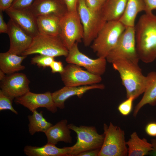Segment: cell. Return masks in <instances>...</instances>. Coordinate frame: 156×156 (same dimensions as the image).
<instances>
[{
    "instance_id": "obj_27",
    "label": "cell",
    "mask_w": 156,
    "mask_h": 156,
    "mask_svg": "<svg viewBox=\"0 0 156 156\" xmlns=\"http://www.w3.org/2000/svg\"><path fill=\"white\" fill-rule=\"evenodd\" d=\"M14 99L0 90V111L9 110L15 114H17L18 112L14 109L12 105Z\"/></svg>"
},
{
    "instance_id": "obj_10",
    "label": "cell",
    "mask_w": 156,
    "mask_h": 156,
    "mask_svg": "<svg viewBox=\"0 0 156 156\" xmlns=\"http://www.w3.org/2000/svg\"><path fill=\"white\" fill-rule=\"evenodd\" d=\"M60 74L65 86H79L98 84L102 80L101 76L83 70L81 66L68 63Z\"/></svg>"
},
{
    "instance_id": "obj_5",
    "label": "cell",
    "mask_w": 156,
    "mask_h": 156,
    "mask_svg": "<svg viewBox=\"0 0 156 156\" xmlns=\"http://www.w3.org/2000/svg\"><path fill=\"white\" fill-rule=\"evenodd\" d=\"M134 27H126L116 45L107 56V62L112 64L117 60L125 59L138 64L140 59L136 49Z\"/></svg>"
},
{
    "instance_id": "obj_22",
    "label": "cell",
    "mask_w": 156,
    "mask_h": 156,
    "mask_svg": "<svg viewBox=\"0 0 156 156\" xmlns=\"http://www.w3.org/2000/svg\"><path fill=\"white\" fill-rule=\"evenodd\" d=\"M127 0H106L100 11L106 22L119 20L125 11Z\"/></svg>"
},
{
    "instance_id": "obj_34",
    "label": "cell",
    "mask_w": 156,
    "mask_h": 156,
    "mask_svg": "<svg viewBox=\"0 0 156 156\" xmlns=\"http://www.w3.org/2000/svg\"><path fill=\"white\" fill-rule=\"evenodd\" d=\"M65 4L68 12L77 11L79 0H63Z\"/></svg>"
},
{
    "instance_id": "obj_19",
    "label": "cell",
    "mask_w": 156,
    "mask_h": 156,
    "mask_svg": "<svg viewBox=\"0 0 156 156\" xmlns=\"http://www.w3.org/2000/svg\"><path fill=\"white\" fill-rule=\"evenodd\" d=\"M72 151L71 146L59 148L48 143L41 147L26 146L23 150L28 156H69Z\"/></svg>"
},
{
    "instance_id": "obj_14",
    "label": "cell",
    "mask_w": 156,
    "mask_h": 156,
    "mask_svg": "<svg viewBox=\"0 0 156 156\" xmlns=\"http://www.w3.org/2000/svg\"><path fill=\"white\" fill-rule=\"evenodd\" d=\"M10 46L8 51L21 55L29 46L33 37L27 34L12 20L8 23Z\"/></svg>"
},
{
    "instance_id": "obj_33",
    "label": "cell",
    "mask_w": 156,
    "mask_h": 156,
    "mask_svg": "<svg viewBox=\"0 0 156 156\" xmlns=\"http://www.w3.org/2000/svg\"><path fill=\"white\" fill-rule=\"evenodd\" d=\"M145 130L149 136L156 137V122H151L146 125Z\"/></svg>"
},
{
    "instance_id": "obj_29",
    "label": "cell",
    "mask_w": 156,
    "mask_h": 156,
    "mask_svg": "<svg viewBox=\"0 0 156 156\" xmlns=\"http://www.w3.org/2000/svg\"><path fill=\"white\" fill-rule=\"evenodd\" d=\"M118 105V110L122 116H127L130 114L133 109V101L135 100L133 97L127 98Z\"/></svg>"
},
{
    "instance_id": "obj_30",
    "label": "cell",
    "mask_w": 156,
    "mask_h": 156,
    "mask_svg": "<svg viewBox=\"0 0 156 156\" xmlns=\"http://www.w3.org/2000/svg\"><path fill=\"white\" fill-rule=\"evenodd\" d=\"M34 0H14L10 8L15 9H28Z\"/></svg>"
},
{
    "instance_id": "obj_8",
    "label": "cell",
    "mask_w": 156,
    "mask_h": 156,
    "mask_svg": "<svg viewBox=\"0 0 156 156\" xmlns=\"http://www.w3.org/2000/svg\"><path fill=\"white\" fill-rule=\"evenodd\" d=\"M77 12L83 29L84 45H91L106 22L103 19L100 11L94 12L86 5L84 0H79Z\"/></svg>"
},
{
    "instance_id": "obj_2",
    "label": "cell",
    "mask_w": 156,
    "mask_h": 156,
    "mask_svg": "<svg viewBox=\"0 0 156 156\" xmlns=\"http://www.w3.org/2000/svg\"><path fill=\"white\" fill-rule=\"evenodd\" d=\"M113 68L119 73L125 87L127 98H138L145 91L146 76L143 75L138 64L125 59H119L112 63Z\"/></svg>"
},
{
    "instance_id": "obj_31",
    "label": "cell",
    "mask_w": 156,
    "mask_h": 156,
    "mask_svg": "<svg viewBox=\"0 0 156 156\" xmlns=\"http://www.w3.org/2000/svg\"><path fill=\"white\" fill-rule=\"evenodd\" d=\"M88 7L92 11L98 12H99L102 5L99 0H84Z\"/></svg>"
},
{
    "instance_id": "obj_11",
    "label": "cell",
    "mask_w": 156,
    "mask_h": 156,
    "mask_svg": "<svg viewBox=\"0 0 156 156\" xmlns=\"http://www.w3.org/2000/svg\"><path fill=\"white\" fill-rule=\"evenodd\" d=\"M76 42L68 50L66 61L68 63L76 64L85 68L90 73L101 76L105 71L107 64L106 58L98 57L90 58L79 50Z\"/></svg>"
},
{
    "instance_id": "obj_18",
    "label": "cell",
    "mask_w": 156,
    "mask_h": 156,
    "mask_svg": "<svg viewBox=\"0 0 156 156\" xmlns=\"http://www.w3.org/2000/svg\"><path fill=\"white\" fill-rule=\"evenodd\" d=\"M67 122L66 119H64L51 126L45 133L47 143L55 145L59 142L71 143L72 139Z\"/></svg>"
},
{
    "instance_id": "obj_26",
    "label": "cell",
    "mask_w": 156,
    "mask_h": 156,
    "mask_svg": "<svg viewBox=\"0 0 156 156\" xmlns=\"http://www.w3.org/2000/svg\"><path fill=\"white\" fill-rule=\"evenodd\" d=\"M29 123L28 125L29 132L31 135L36 132H42L44 133L52 125L43 117L42 111L39 112L35 110L32 115L28 116Z\"/></svg>"
},
{
    "instance_id": "obj_41",
    "label": "cell",
    "mask_w": 156,
    "mask_h": 156,
    "mask_svg": "<svg viewBox=\"0 0 156 156\" xmlns=\"http://www.w3.org/2000/svg\"><path fill=\"white\" fill-rule=\"evenodd\" d=\"M99 1L102 6L106 0H99Z\"/></svg>"
},
{
    "instance_id": "obj_32",
    "label": "cell",
    "mask_w": 156,
    "mask_h": 156,
    "mask_svg": "<svg viewBox=\"0 0 156 156\" xmlns=\"http://www.w3.org/2000/svg\"><path fill=\"white\" fill-rule=\"evenodd\" d=\"M50 67L51 72L53 73H59L61 74L64 69L62 62L60 61H56L55 60L52 63Z\"/></svg>"
},
{
    "instance_id": "obj_12",
    "label": "cell",
    "mask_w": 156,
    "mask_h": 156,
    "mask_svg": "<svg viewBox=\"0 0 156 156\" xmlns=\"http://www.w3.org/2000/svg\"><path fill=\"white\" fill-rule=\"evenodd\" d=\"M14 102L27 108L33 113L39 107H44L54 113L57 107L53 99L52 93L47 92L43 93H35L29 91L23 95L15 99Z\"/></svg>"
},
{
    "instance_id": "obj_35",
    "label": "cell",
    "mask_w": 156,
    "mask_h": 156,
    "mask_svg": "<svg viewBox=\"0 0 156 156\" xmlns=\"http://www.w3.org/2000/svg\"><path fill=\"white\" fill-rule=\"evenodd\" d=\"M145 6V13L152 12V11L156 9V0H144Z\"/></svg>"
},
{
    "instance_id": "obj_36",
    "label": "cell",
    "mask_w": 156,
    "mask_h": 156,
    "mask_svg": "<svg viewBox=\"0 0 156 156\" xmlns=\"http://www.w3.org/2000/svg\"><path fill=\"white\" fill-rule=\"evenodd\" d=\"M8 30V24L4 20L2 11H0V33L7 34Z\"/></svg>"
},
{
    "instance_id": "obj_17",
    "label": "cell",
    "mask_w": 156,
    "mask_h": 156,
    "mask_svg": "<svg viewBox=\"0 0 156 156\" xmlns=\"http://www.w3.org/2000/svg\"><path fill=\"white\" fill-rule=\"evenodd\" d=\"M105 88L102 84H96L79 86H65L52 93L53 99L57 108L61 109L65 108V102L68 98L74 96L81 98L87 91L92 89H103Z\"/></svg>"
},
{
    "instance_id": "obj_24",
    "label": "cell",
    "mask_w": 156,
    "mask_h": 156,
    "mask_svg": "<svg viewBox=\"0 0 156 156\" xmlns=\"http://www.w3.org/2000/svg\"><path fill=\"white\" fill-rule=\"evenodd\" d=\"M128 146V156H144L148 155L153 148L151 143L146 138H140L136 132L130 135V138L126 142Z\"/></svg>"
},
{
    "instance_id": "obj_38",
    "label": "cell",
    "mask_w": 156,
    "mask_h": 156,
    "mask_svg": "<svg viewBox=\"0 0 156 156\" xmlns=\"http://www.w3.org/2000/svg\"><path fill=\"white\" fill-rule=\"evenodd\" d=\"M14 0H0V11H5L10 8Z\"/></svg>"
},
{
    "instance_id": "obj_16",
    "label": "cell",
    "mask_w": 156,
    "mask_h": 156,
    "mask_svg": "<svg viewBox=\"0 0 156 156\" xmlns=\"http://www.w3.org/2000/svg\"><path fill=\"white\" fill-rule=\"evenodd\" d=\"M29 9L36 17L53 15L61 18L68 12L63 0H34Z\"/></svg>"
},
{
    "instance_id": "obj_3",
    "label": "cell",
    "mask_w": 156,
    "mask_h": 156,
    "mask_svg": "<svg viewBox=\"0 0 156 156\" xmlns=\"http://www.w3.org/2000/svg\"><path fill=\"white\" fill-rule=\"evenodd\" d=\"M126 27L119 20L106 22L91 46L98 57L106 58L116 45Z\"/></svg>"
},
{
    "instance_id": "obj_23",
    "label": "cell",
    "mask_w": 156,
    "mask_h": 156,
    "mask_svg": "<svg viewBox=\"0 0 156 156\" xmlns=\"http://www.w3.org/2000/svg\"><path fill=\"white\" fill-rule=\"evenodd\" d=\"M26 56L18 55L8 51L0 53V70L7 75L24 70L25 66L22 65Z\"/></svg>"
},
{
    "instance_id": "obj_39",
    "label": "cell",
    "mask_w": 156,
    "mask_h": 156,
    "mask_svg": "<svg viewBox=\"0 0 156 156\" xmlns=\"http://www.w3.org/2000/svg\"><path fill=\"white\" fill-rule=\"evenodd\" d=\"M151 143L153 149L149 152L148 155L156 156V137L151 140Z\"/></svg>"
},
{
    "instance_id": "obj_13",
    "label": "cell",
    "mask_w": 156,
    "mask_h": 156,
    "mask_svg": "<svg viewBox=\"0 0 156 156\" xmlns=\"http://www.w3.org/2000/svg\"><path fill=\"white\" fill-rule=\"evenodd\" d=\"M29 83L25 74L16 72L6 75L1 81L0 88L3 92L14 99L30 91Z\"/></svg>"
},
{
    "instance_id": "obj_7",
    "label": "cell",
    "mask_w": 156,
    "mask_h": 156,
    "mask_svg": "<svg viewBox=\"0 0 156 156\" xmlns=\"http://www.w3.org/2000/svg\"><path fill=\"white\" fill-rule=\"evenodd\" d=\"M69 129L77 135L76 143L72 147V151L69 156H77L84 151L101 148L105 135L99 134L95 127L80 125L77 126L73 124L68 125Z\"/></svg>"
},
{
    "instance_id": "obj_1",
    "label": "cell",
    "mask_w": 156,
    "mask_h": 156,
    "mask_svg": "<svg viewBox=\"0 0 156 156\" xmlns=\"http://www.w3.org/2000/svg\"><path fill=\"white\" fill-rule=\"evenodd\" d=\"M136 47L140 60L149 63L156 59V15L145 13L135 25Z\"/></svg>"
},
{
    "instance_id": "obj_28",
    "label": "cell",
    "mask_w": 156,
    "mask_h": 156,
    "mask_svg": "<svg viewBox=\"0 0 156 156\" xmlns=\"http://www.w3.org/2000/svg\"><path fill=\"white\" fill-rule=\"evenodd\" d=\"M55 60L54 57L48 56L39 54L31 58V64H36L40 67L45 68L50 67Z\"/></svg>"
},
{
    "instance_id": "obj_25",
    "label": "cell",
    "mask_w": 156,
    "mask_h": 156,
    "mask_svg": "<svg viewBox=\"0 0 156 156\" xmlns=\"http://www.w3.org/2000/svg\"><path fill=\"white\" fill-rule=\"evenodd\" d=\"M145 10L144 0H127L124 12L119 21L126 27H134L138 14Z\"/></svg>"
},
{
    "instance_id": "obj_37",
    "label": "cell",
    "mask_w": 156,
    "mask_h": 156,
    "mask_svg": "<svg viewBox=\"0 0 156 156\" xmlns=\"http://www.w3.org/2000/svg\"><path fill=\"white\" fill-rule=\"evenodd\" d=\"M101 148L86 151L79 153L77 156H98Z\"/></svg>"
},
{
    "instance_id": "obj_15",
    "label": "cell",
    "mask_w": 156,
    "mask_h": 156,
    "mask_svg": "<svg viewBox=\"0 0 156 156\" xmlns=\"http://www.w3.org/2000/svg\"><path fill=\"white\" fill-rule=\"evenodd\" d=\"M5 12L10 19L30 36L33 38L39 34L36 17L29 8L18 9L10 8Z\"/></svg>"
},
{
    "instance_id": "obj_21",
    "label": "cell",
    "mask_w": 156,
    "mask_h": 156,
    "mask_svg": "<svg viewBox=\"0 0 156 156\" xmlns=\"http://www.w3.org/2000/svg\"><path fill=\"white\" fill-rule=\"evenodd\" d=\"M146 76V88L142 98L135 107L134 117L137 116L140 110L145 105L149 104L152 106L156 105V72L151 71Z\"/></svg>"
},
{
    "instance_id": "obj_20",
    "label": "cell",
    "mask_w": 156,
    "mask_h": 156,
    "mask_svg": "<svg viewBox=\"0 0 156 156\" xmlns=\"http://www.w3.org/2000/svg\"><path fill=\"white\" fill-rule=\"evenodd\" d=\"M61 18L53 15L40 16L36 17L39 34L48 36H59Z\"/></svg>"
},
{
    "instance_id": "obj_4",
    "label": "cell",
    "mask_w": 156,
    "mask_h": 156,
    "mask_svg": "<svg viewBox=\"0 0 156 156\" xmlns=\"http://www.w3.org/2000/svg\"><path fill=\"white\" fill-rule=\"evenodd\" d=\"M68 50L59 36H50L38 34L33 38L29 47L21 55L38 54L55 57H66Z\"/></svg>"
},
{
    "instance_id": "obj_9",
    "label": "cell",
    "mask_w": 156,
    "mask_h": 156,
    "mask_svg": "<svg viewBox=\"0 0 156 156\" xmlns=\"http://www.w3.org/2000/svg\"><path fill=\"white\" fill-rule=\"evenodd\" d=\"M60 27L59 37L68 50L83 40V29L77 11H68L61 18Z\"/></svg>"
},
{
    "instance_id": "obj_6",
    "label": "cell",
    "mask_w": 156,
    "mask_h": 156,
    "mask_svg": "<svg viewBox=\"0 0 156 156\" xmlns=\"http://www.w3.org/2000/svg\"><path fill=\"white\" fill-rule=\"evenodd\" d=\"M105 137L98 156H128L125 133L120 127L110 122L103 125Z\"/></svg>"
},
{
    "instance_id": "obj_40",
    "label": "cell",
    "mask_w": 156,
    "mask_h": 156,
    "mask_svg": "<svg viewBox=\"0 0 156 156\" xmlns=\"http://www.w3.org/2000/svg\"><path fill=\"white\" fill-rule=\"evenodd\" d=\"M5 73L2 70H0V80H3L5 77Z\"/></svg>"
}]
</instances>
